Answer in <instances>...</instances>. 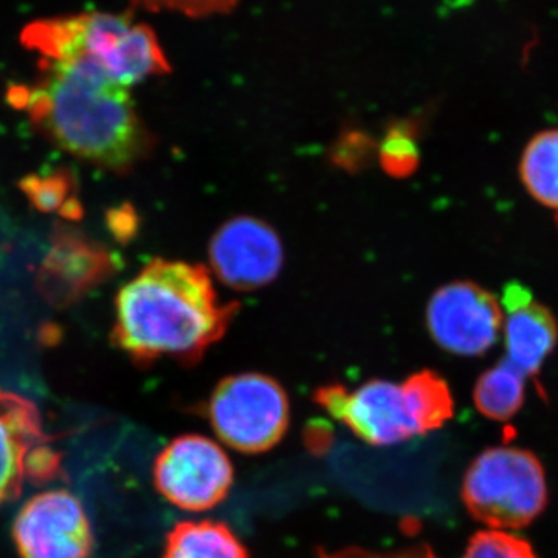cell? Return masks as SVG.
<instances>
[{"label":"cell","mask_w":558,"mask_h":558,"mask_svg":"<svg viewBox=\"0 0 558 558\" xmlns=\"http://www.w3.org/2000/svg\"><path fill=\"white\" fill-rule=\"evenodd\" d=\"M315 402L371 446H396L427 435L453 417V396L447 381L433 371H418L395 384L369 380L349 391L340 384L325 385Z\"/></svg>","instance_id":"obj_3"},{"label":"cell","mask_w":558,"mask_h":558,"mask_svg":"<svg viewBox=\"0 0 558 558\" xmlns=\"http://www.w3.org/2000/svg\"><path fill=\"white\" fill-rule=\"evenodd\" d=\"M22 40L27 49L38 51L40 60L83 58L124 89L171 70L154 32L123 14L83 13L38 21L25 28Z\"/></svg>","instance_id":"obj_4"},{"label":"cell","mask_w":558,"mask_h":558,"mask_svg":"<svg viewBox=\"0 0 558 558\" xmlns=\"http://www.w3.org/2000/svg\"><path fill=\"white\" fill-rule=\"evenodd\" d=\"M137 2L154 11H175L191 17H204L226 13L240 0H137Z\"/></svg>","instance_id":"obj_19"},{"label":"cell","mask_w":558,"mask_h":558,"mask_svg":"<svg viewBox=\"0 0 558 558\" xmlns=\"http://www.w3.org/2000/svg\"><path fill=\"white\" fill-rule=\"evenodd\" d=\"M425 318L435 343L461 357L486 354L501 337L499 300L472 281H454L436 290Z\"/></svg>","instance_id":"obj_8"},{"label":"cell","mask_w":558,"mask_h":558,"mask_svg":"<svg viewBox=\"0 0 558 558\" xmlns=\"http://www.w3.org/2000/svg\"><path fill=\"white\" fill-rule=\"evenodd\" d=\"M13 539L20 558H94L89 517L65 488L28 499L14 520Z\"/></svg>","instance_id":"obj_9"},{"label":"cell","mask_w":558,"mask_h":558,"mask_svg":"<svg viewBox=\"0 0 558 558\" xmlns=\"http://www.w3.org/2000/svg\"><path fill=\"white\" fill-rule=\"evenodd\" d=\"M209 264L220 282L248 292L277 279L284 264V247L269 223L252 216H238L213 234Z\"/></svg>","instance_id":"obj_11"},{"label":"cell","mask_w":558,"mask_h":558,"mask_svg":"<svg viewBox=\"0 0 558 558\" xmlns=\"http://www.w3.org/2000/svg\"><path fill=\"white\" fill-rule=\"evenodd\" d=\"M315 558H438L427 545L413 546L396 553H374L360 548H344L339 550L318 549Z\"/></svg>","instance_id":"obj_20"},{"label":"cell","mask_w":558,"mask_h":558,"mask_svg":"<svg viewBox=\"0 0 558 558\" xmlns=\"http://www.w3.org/2000/svg\"><path fill=\"white\" fill-rule=\"evenodd\" d=\"M520 174L535 201L558 211V130L539 132L527 143Z\"/></svg>","instance_id":"obj_15"},{"label":"cell","mask_w":558,"mask_h":558,"mask_svg":"<svg viewBox=\"0 0 558 558\" xmlns=\"http://www.w3.org/2000/svg\"><path fill=\"white\" fill-rule=\"evenodd\" d=\"M506 360L524 376L534 377L557 347L556 318L520 282H510L499 300Z\"/></svg>","instance_id":"obj_12"},{"label":"cell","mask_w":558,"mask_h":558,"mask_svg":"<svg viewBox=\"0 0 558 558\" xmlns=\"http://www.w3.org/2000/svg\"><path fill=\"white\" fill-rule=\"evenodd\" d=\"M377 159L381 168L392 178H409L421 161L416 132L410 123H396L377 145Z\"/></svg>","instance_id":"obj_16"},{"label":"cell","mask_w":558,"mask_h":558,"mask_svg":"<svg viewBox=\"0 0 558 558\" xmlns=\"http://www.w3.org/2000/svg\"><path fill=\"white\" fill-rule=\"evenodd\" d=\"M462 558H538L526 539L501 531H481L470 538Z\"/></svg>","instance_id":"obj_17"},{"label":"cell","mask_w":558,"mask_h":558,"mask_svg":"<svg viewBox=\"0 0 558 558\" xmlns=\"http://www.w3.org/2000/svg\"><path fill=\"white\" fill-rule=\"evenodd\" d=\"M60 472V454L50 446L38 409L0 388V506L16 498L25 483H47Z\"/></svg>","instance_id":"obj_10"},{"label":"cell","mask_w":558,"mask_h":558,"mask_svg":"<svg viewBox=\"0 0 558 558\" xmlns=\"http://www.w3.org/2000/svg\"><path fill=\"white\" fill-rule=\"evenodd\" d=\"M233 481L229 454L201 435L175 438L154 464V484L161 497L190 512L216 508L229 495Z\"/></svg>","instance_id":"obj_7"},{"label":"cell","mask_w":558,"mask_h":558,"mask_svg":"<svg viewBox=\"0 0 558 558\" xmlns=\"http://www.w3.org/2000/svg\"><path fill=\"white\" fill-rule=\"evenodd\" d=\"M377 156V145L369 135L360 131H349L341 135L332 149L333 163L347 171H359Z\"/></svg>","instance_id":"obj_18"},{"label":"cell","mask_w":558,"mask_h":558,"mask_svg":"<svg viewBox=\"0 0 558 558\" xmlns=\"http://www.w3.org/2000/svg\"><path fill=\"white\" fill-rule=\"evenodd\" d=\"M236 312V303L219 300L204 266L154 259L117 295L112 339L142 365H193L226 336Z\"/></svg>","instance_id":"obj_2"},{"label":"cell","mask_w":558,"mask_h":558,"mask_svg":"<svg viewBox=\"0 0 558 558\" xmlns=\"http://www.w3.org/2000/svg\"><path fill=\"white\" fill-rule=\"evenodd\" d=\"M527 377L502 359L481 374L473 389V402L490 421L508 422L523 407Z\"/></svg>","instance_id":"obj_14"},{"label":"cell","mask_w":558,"mask_h":558,"mask_svg":"<svg viewBox=\"0 0 558 558\" xmlns=\"http://www.w3.org/2000/svg\"><path fill=\"white\" fill-rule=\"evenodd\" d=\"M161 558H250L244 543L226 523L183 521L168 534Z\"/></svg>","instance_id":"obj_13"},{"label":"cell","mask_w":558,"mask_h":558,"mask_svg":"<svg viewBox=\"0 0 558 558\" xmlns=\"http://www.w3.org/2000/svg\"><path fill=\"white\" fill-rule=\"evenodd\" d=\"M39 68V78L14 87L11 100L60 148L116 171L145 156L149 135L130 89L83 58L40 60Z\"/></svg>","instance_id":"obj_1"},{"label":"cell","mask_w":558,"mask_h":558,"mask_svg":"<svg viewBox=\"0 0 558 558\" xmlns=\"http://www.w3.org/2000/svg\"><path fill=\"white\" fill-rule=\"evenodd\" d=\"M461 497L470 515L490 531H519L548 505L545 469L532 451L492 447L473 459Z\"/></svg>","instance_id":"obj_5"},{"label":"cell","mask_w":558,"mask_h":558,"mask_svg":"<svg viewBox=\"0 0 558 558\" xmlns=\"http://www.w3.org/2000/svg\"><path fill=\"white\" fill-rule=\"evenodd\" d=\"M207 411L218 438L245 454L274 449L289 428L288 395L266 374H234L220 380L213 389Z\"/></svg>","instance_id":"obj_6"}]
</instances>
